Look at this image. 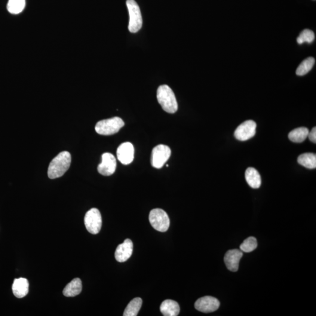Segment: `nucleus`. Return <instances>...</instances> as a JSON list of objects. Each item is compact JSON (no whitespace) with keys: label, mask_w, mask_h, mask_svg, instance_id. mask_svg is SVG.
<instances>
[{"label":"nucleus","mask_w":316,"mask_h":316,"mask_svg":"<svg viewBox=\"0 0 316 316\" xmlns=\"http://www.w3.org/2000/svg\"><path fill=\"white\" fill-rule=\"evenodd\" d=\"M71 155L69 152L63 151L53 159L49 166L48 177L51 179H57L62 176L71 164Z\"/></svg>","instance_id":"1"},{"label":"nucleus","mask_w":316,"mask_h":316,"mask_svg":"<svg viewBox=\"0 0 316 316\" xmlns=\"http://www.w3.org/2000/svg\"><path fill=\"white\" fill-rule=\"evenodd\" d=\"M157 99L165 112L173 114L177 111L178 104L175 95L168 86L162 85L158 87Z\"/></svg>","instance_id":"2"},{"label":"nucleus","mask_w":316,"mask_h":316,"mask_svg":"<svg viewBox=\"0 0 316 316\" xmlns=\"http://www.w3.org/2000/svg\"><path fill=\"white\" fill-rule=\"evenodd\" d=\"M124 126V122L121 118L115 116L103 119L97 122L95 127L96 133L103 136H110L117 133Z\"/></svg>","instance_id":"3"},{"label":"nucleus","mask_w":316,"mask_h":316,"mask_svg":"<svg viewBox=\"0 0 316 316\" xmlns=\"http://www.w3.org/2000/svg\"><path fill=\"white\" fill-rule=\"evenodd\" d=\"M130 21L128 29L132 33L139 32L143 26V18L139 5L135 0H127Z\"/></svg>","instance_id":"4"},{"label":"nucleus","mask_w":316,"mask_h":316,"mask_svg":"<svg viewBox=\"0 0 316 316\" xmlns=\"http://www.w3.org/2000/svg\"><path fill=\"white\" fill-rule=\"evenodd\" d=\"M149 220L152 228L158 231H167L170 225V220L168 214L160 208H155L149 213Z\"/></svg>","instance_id":"5"},{"label":"nucleus","mask_w":316,"mask_h":316,"mask_svg":"<svg viewBox=\"0 0 316 316\" xmlns=\"http://www.w3.org/2000/svg\"><path fill=\"white\" fill-rule=\"evenodd\" d=\"M85 225L92 234H97L102 226V218L100 211L96 208L88 210L85 217Z\"/></svg>","instance_id":"6"},{"label":"nucleus","mask_w":316,"mask_h":316,"mask_svg":"<svg viewBox=\"0 0 316 316\" xmlns=\"http://www.w3.org/2000/svg\"><path fill=\"white\" fill-rule=\"evenodd\" d=\"M171 150L170 147L161 144L152 149L151 164L153 168L160 169L170 158Z\"/></svg>","instance_id":"7"},{"label":"nucleus","mask_w":316,"mask_h":316,"mask_svg":"<svg viewBox=\"0 0 316 316\" xmlns=\"http://www.w3.org/2000/svg\"><path fill=\"white\" fill-rule=\"evenodd\" d=\"M257 124L253 120H247L239 125L234 136L239 141H245L252 139L256 134Z\"/></svg>","instance_id":"8"},{"label":"nucleus","mask_w":316,"mask_h":316,"mask_svg":"<svg viewBox=\"0 0 316 316\" xmlns=\"http://www.w3.org/2000/svg\"><path fill=\"white\" fill-rule=\"evenodd\" d=\"M116 162L115 156L110 153H104L102 162L98 166L97 170L103 176H110L115 172Z\"/></svg>","instance_id":"9"},{"label":"nucleus","mask_w":316,"mask_h":316,"mask_svg":"<svg viewBox=\"0 0 316 316\" xmlns=\"http://www.w3.org/2000/svg\"><path fill=\"white\" fill-rule=\"evenodd\" d=\"M220 305L219 300L215 297L207 296L199 299L196 302L195 307L198 311L208 314L216 311Z\"/></svg>","instance_id":"10"},{"label":"nucleus","mask_w":316,"mask_h":316,"mask_svg":"<svg viewBox=\"0 0 316 316\" xmlns=\"http://www.w3.org/2000/svg\"><path fill=\"white\" fill-rule=\"evenodd\" d=\"M116 155L119 162L123 165H129L134 158V148L130 143H124L119 146Z\"/></svg>","instance_id":"11"},{"label":"nucleus","mask_w":316,"mask_h":316,"mask_svg":"<svg viewBox=\"0 0 316 316\" xmlns=\"http://www.w3.org/2000/svg\"><path fill=\"white\" fill-rule=\"evenodd\" d=\"M133 252V243L130 239L125 240L119 244L115 252V259L119 262H124L130 259Z\"/></svg>","instance_id":"12"},{"label":"nucleus","mask_w":316,"mask_h":316,"mask_svg":"<svg viewBox=\"0 0 316 316\" xmlns=\"http://www.w3.org/2000/svg\"><path fill=\"white\" fill-rule=\"evenodd\" d=\"M242 256L243 252L241 250L234 249L228 251L225 256V262L227 268L232 272H237Z\"/></svg>","instance_id":"13"},{"label":"nucleus","mask_w":316,"mask_h":316,"mask_svg":"<svg viewBox=\"0 0 316 316\" xmlns=\"http://www.w3.org/2000/svg\"><path fill=\"white\" fill-rule=\"evenodd\" d=\"M12 289L15 297L17 298H23L29 293V282L26 278L15 279Z\"/></svg>","instance_id":"14"},{"label":"nucleus","mask_w":316,"mask_h":316,"mask_svg":"<svg viewBox=\"0 0 316 316\" xmlns=\"http://www.w3.org/2000/svg\"><path fill=\"white\" fill-rule=\"evenodd\" d=\"M160 310L165 316H177L179 314L180 307L176 302L168 299L162 303Z\"/></svg>","instance_id":"15"},{"label":"nucleus","mask_w":316,"mask_h":316,"mask_svg":"<svg viewBox=\"0 0 316 316\" xmlns=\"http://www.w3.org/2000/svg\"><path fill=\"white\" fill-rule=\"evenodd\" d=\"M245 179L247 182L253 189H259L261 185V177L256 169L248 168L245 172Z\"/></svg>","instance_id":"16"},{"label":"nucleus","mask_w":316,"mask_h":316,"mask_svg":"<svg viewBox=\"0 0 316 316\" xmlns=\"http://www.w3.org/2000/svg\"><path fill=\"white\" fill-rule=\"evenodd\" d=\"M82 283L81 279L75 278L66 285L63 291L66 297H75L81 293Z\"/></svg>","instance_id":"17"},{"label":"nucleus","mask_w":316,"mask_h":316,"mask_svg":"<svg viewBox=\"0 0 316 316\" xmlns=\"http://www.w3.org/2000/svg\"><path fill=\"white\" fill-rule=\"evenodd\" d=\"M309 130L306 127H300L294 129L289 134V139L295 143H301L305 141L308 137Z\"/></svg>","instance_id":"18"},{"label":"nucleus","mask_w":316,"mask_h":316,"mask_svg":"<svg viewBox=\"0 0 316 316\" xmlns=\"http://www.w3.org/2000/svg\"><path fill=\"white\" fill-rule=\"evenodd\" d=\"M297 162L303 167L313 170L316 168V155L314 153H305L300 155Z\"/></svg>","instance_id":"19"},{"label":"nucleus","mask_w":316,"mask_h":316,"mask_svg":"<svg viewBox=\"0 0 316 316\" xmlns=\"http://www.w3.org/2000/svg\"><path fill=\"white\" fill-rule=\"evenodd\" d=\"M143 300L140 297H137L132 300L125 308L124 316H136L140 311L142 306Z\"/></svg>","instance_id":"20"},{"label":"nucleus","mask_w":316,"mask_h":316,"mask_svg":"<svg viewBox=\"0 0 316 316\" xmlns=\"http://www.w3.org/2000/svg\"><path fill=\"white\" fill-rule=\"evenodd\" d=\"M315 63V58L312 57L307 58V59L304 60L303 62L300 64L298 67H297L296 72V75L300 76L306 75L307 73L311 71Z\"/></svg>","instance_id":"21"},{"label":"nucleus","mask_w":316,"mask_h":316,"mask_svg":"<svg viewBox=\"0 0 316 316\" xmlns=\"http://www.w3.org/2000/svg\"><path fill=\"white\" fill-rule=\"evenodd\" d=\"M26 4V0H9L7 10L11 14H18L23 12Z\"/></svg>","instance_id":"22"},{"label":"nucleus","mask_w":316,"mask_h":316,"mask_svg":"<svg viewBox=\"0 0 316 316\" xmlns=\"http://www.w3.org/2000/svg\"><path fill=\"white\" fill-rule=\"evenodd\" d=\"M257 246V239L250 237L242 242L240 245V250L242 252L249 253L256 250Z\"/></svg>","instance_id":"23"},{"label":"nucleus","mask_w":316,"mask_h":316,"mask_svg":"<svg viewBox=\"0 0 316 316\" xmlns=\"http://www.w3.org/2000/svg\"><path fill=\"white\" fill-rule=\"evenodd\" d=\"M315 38V33L312 30L305 29L300 33L299 37L297 38V42L300 45L305 42L311 44L314 41Z\"/></svg>","instance_id":"24"},{"label":"nucleus","mask_w":316,"mask_h":316,"mask_svg":"<svg viewBox=\"0 0 316 316\" xmlns=\"http://www.w3.org/2000/svg\"><path fill=\"white\" fill-rule=\"evenodd\" d=\"M309 139L312 141V143H316V128L314 127L312 129L311 132H309L308 134Z\"/></svg>","instance_id":"25"}]
</instances>
